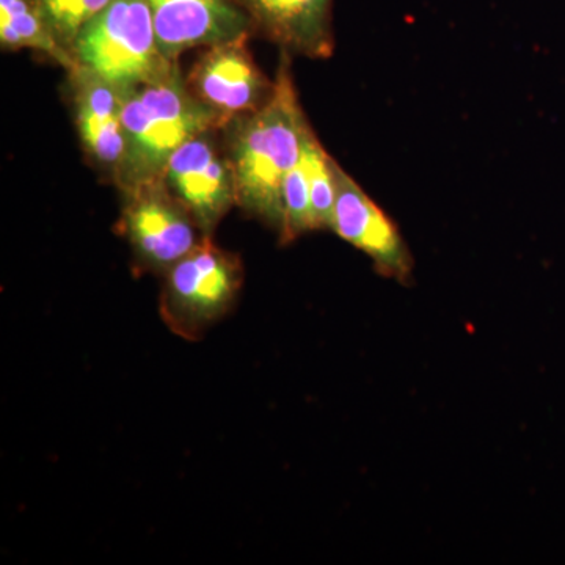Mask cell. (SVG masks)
<instances>
[{
	"instance_id": "obj_8",
	"label": "cell",
	"mask_w": 565,
	"mask_h": 565,
	"mask_svg": "<svg viewBox=\"0 0 565 565\" xmlns=\"http://www.w3.org/2000/svg\"><path fill=\"white\" fill-rule=\"evenodd\" d=\"M337 180V203L330 230L370 256L379 274L408 285L414 277V256L399 228L340 163Z\"/></svg>"
},
{
	"instance_id": "obj_4",
	"label": "cell",
	"mask_w": 565,
	"mask_h": 565,
	"mask_svg": "<svg viewBox=\"0 0 565 565\" xmlns=\"http://www.w3.org/2000/svg\"><path fill=\"white\" fill-rule=\"evenodd\" d=\"M244 285L236 253L223 250L212 237L163 274L161 316L178 337L196 341L233 310Z\"/></svg>"
},
{
	"instance_id": "obj_3",
	"label": "cell",
	"mask_w": 565,
	"mask_h": 565,
	"mask_svg": "<svg viewBox=\"0 0 565 565\" xmlns=\"http://www.w3.org/2000/svg\"><path fill=\"white\" fill-rule=\"evenodd\" d=\"M71 55L77 66L126 93L180 66L162 54L147 0H110L77 33Z\"/></svg>"
},
{
	"instance_id": "obj_2",
	"label": "cell",
	"mask_w": 565,
	"mask_h": 565,
	"mask_svg": "<svg viewBox=\"0 0 565 565\" xmlns=\"http://www.w3.org/2000/svg\"><path fill=\"white\" fill-rule=\"evenodd\" d=\"M223 128L222 118L193 95L180 66L162 79L132 88L122 106L126 150L117 188L122 193L161 180L185 141Z\"/></svg>"
},
{
	"instance_id": "obj_6",
	"label": "cell",
	"mask_w": 565,
	"mask_h": 565,
	"mask_svg": "<svg viewBox=\"0 0 565 565\" xmlns=\"http://www.w3.org/2000/svg\"><path fill=\"white\" fill-rule=\"evenodd\" d=\"M221 131L214 129L185 141L162 173L167 189L206 237H212L223 217L237 206L232 162L217 137Z\"/></svg>"
},
{
	"instance_id": "obj_10",
	"label": "cell",
	"mask_w": 565,
	"mask_h": 565,
	"mask_svg": "<svg viewBox=\"0 0 565 565\" xmlns=\"http://www.w3.org/2000/svg\"><path fill=\"white\" fill-rule=\"evenodd\" d=\"M159 47L169 61L196 47L253 35L252 22L234 0H147Z\"/></svg>"
},
{
	"instance_id": "obj_11",
	"label": "cell",
	"mask_w": 565,
	"mask_h": 565,
	"mask_svg": "<svg viewBox=\"0 0 565 565\" xmlns=\"http://www.w3.org/2000/svg\"><path fill=\"white\" fill-rule=\"evenodd\" d=\"M252 22L253 33L280 51L308 58L334 52L333 0H234Z\"/></svg>"
},
{
	"instance_id": "obj_1",
	"label": "cell",
	"mask_w": 565,
	"mask_h": 565,
	"mask_svg": "<svg viewBox=\"0 0 565 565\" xmlns=\"http://www.w3.org/2000/svg\"><path fill=\"white\" fill-rule=\"evenodd\" d=\"M291 65V54L281 51L267 103L222 129L236 181L237 206L278 234L282 223V182L302 158L305 139L311 131Z\"/></svg>"
},
{
	"instance_id": "obj_5",
	"label": "cell",
	"mask_w": 565,
	"mask_h": 565,
	"mask_svg": "<svg viewBox=\"0 0 565 565\" xmlns=\"http://www.w3.org/2000/svg\"><path fill=\"white\" fill-rule=\"evenodd\" d=\"M118 230L131 247L136 266L162 275L206 237L162 178L122 192Z\"/></svg>"
},
{
	"instance_id": "obj_7",
	"label": "cell",
	"mask_w": 565,
	"mask_h": 565,
	"mask_svg": "<svg viewBox=\"0 0 565 565\" xmlns=\"http://www.w3.org/2000/svg\"><path fill=\"white\" fill-rule=\"evenodd\" d=\"M248 40L250 35L204 47L185 77L193 95L214 110L225 126L262 109L274 92V81L256 65Z\"/></svg>"
},
{
	"instance_id": "obj_14",
	"label": "cell",
	"mask_w": 565,
	"mask_h": 565,
	"mask_svg": "<svg viewBox=\"0 0 565 565\" xmlns=\"http://www.w3.org/2000/svg\"><path fill=\"white\" fill-rule=\"evenodd\" d=\"M307 140V139H305ZM282 223L280 243H292L308 232H315L313 206H311L310 177L302 158L291 172L286 174L281 189Z\"/></svg>"
},
{
	"instance_id": "obj_9",
	"label": "cell",
	"mask_w": 565,
	"mask_h": 565,
	"mask_svg": "<svg viewBox=\"0 0 565 565\" xmlns=\"http://www.w3.org/2000/svg\"><path fill=\"white\" fill-rule=\"evenodd\" d=\"M66 73L82 150L92 166L117 185L126 150L122 129L126 92L77 65Z\"/></svg>"
},
{
	"instance_id": "obj_15",
	"label": "cell",
	"mask_w": 565,
	"mask_h": 565,
	"mask_svg": "<svg viewBox=\"0 0 565 565\" xmlns=\"http://www.w3.org/2000/svg\"><path fill=\"white\" fill-rule=\"evenodd\" d=\"M55 35L71 52V44L81 29L99 13L110 0H40Z\"/></svg>"
},
{
	"instance_id": "obj_12",
	"label": "cell",
	"mask_w": 565,
	"mask_h": 565,
	"mask_svg": "<svg viewBox=\"0 0 565 565\" xmlns=\"http://www.w3.org/2000/svg\"><path fill=\"white\" fill-rule=\"evenodd\" d=\"M0 46L3 51L32 50L70 71L73 55L55 35L40 0H0Z\"/></svg>"
},
{
	"instance_id": "obj_13",
	"label": "cell",
	"mask_w": 565,
	"mask_h": 565,
	"mask_svg": "<svg viewBox=\"0 0 565 565\" xmlns=\"http://www.w3.org/2000/svg\"><path fill=\"white\" fill-rule=\"evenodd\" d=\"M303 159L310 177L311 206H313L315 232L332 228L334 203H337V167L332 156L326 151L311 129L303 145Z\"/></svg>"
}]
</instances>
